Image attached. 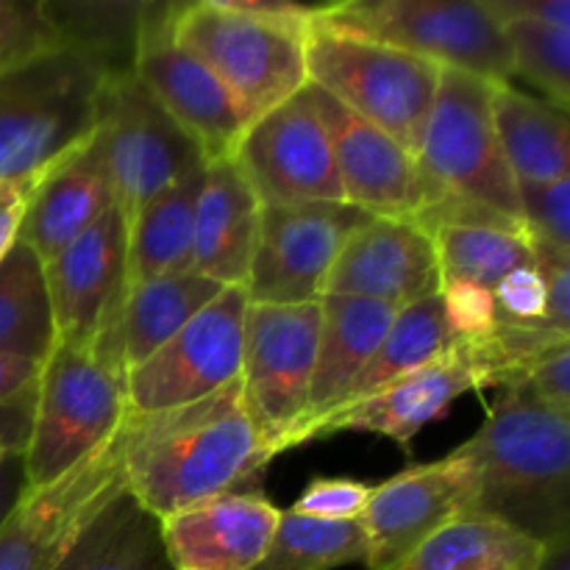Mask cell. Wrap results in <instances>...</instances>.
<instances>
[{"mask_svg": "<svg viewBox=\"0 0 570 570\" xmlns=\"http://www.w3.org/2000/svg\"><path fill=\"white\" fill-rule=\"evenodd\" d=\"M267 462L239 379L193 404L126 415L120 426L122 488L159 521L215 495L250 493Z\"/></svg>", "mask_w": 570, "mask_h": 570, "instance_id": "6da1fadb", "label": "cell"}, {"mask_svg": "<svg viewBox=\"0 0 570 570\" xmlns=\"http://www.w3.org/2000/svg\"><path fill=\"white\" fill-rule=\"evenodd\" d=\"M462 449L479 471L473 512L543 543L570 538V415L510 387Z\"/></svg>", "mask_w": 570, "mask_h": 570, "instance_id": "7a4b0ae2", "label": "cell"}, {"mask_svg": "<svg viewBox=\"0 0 570 570\" xmlns=\"http://www.w3.org/2000/svg\"><path fill=\"white\" fill-rule=\"evenodd\" d=\"M128 415V367L120 334L98 345H56L33 399L26 468L31 490L59 482L104 449Z\"/></svg>", "mask_w": 570, "mask_h": 570, "instance_id": "3957f363", "label": "cell"}, {"mask_svg": "<svg viewBox=\"0 0 570 570\" xmlns=\"http://www.w3.org/2000/svg\"><path fill=\"white\" fill-rule=\"evenodd\" d=\"M109 72L72 48L0 76V181H39L98 128Z\"/></svg>", "mask_w": 570, "mask_h": 570, "instance_id": "277c9868", "label": "cell"}, {"mask_svg": "<svg viewBox=\"0 0 570 570\" xmlns=\"http://www.w3.org/2000/svg\"><path fill=\"white\" fill-rule=\"evenodd\" d=\"M493 87L482 78L443 67L417 165L426 178L429 204L456 200L523 228L521 195L493 126Z\"/></svg>", "mask_w": 570, "mask_h": 570, "instance_id": "5b68a950", "label": "cell"}, {"mask_svg": "<svg viewBox=\"0 0 570 570\" xmlns=\"http://www.w3.org/2000/svg\"><path fill=\"white\" fill-rule=\"evenodd\" d=\"M306 81L376 126L417 159L443 67L406 50L315 26L304 39Z\"/></svg>", "mask_w": 570, "mask_h": 570, "instance_id": "8992f818", "label": "cell"}, {"mask_svg": "<svg viewBox=\"0 0 570 570\" xmlns=\"http://www.w3.org/2000/svg\"><path fill=\"white\" fill-rule=\"evenodd\" d=\"M315 26L462 70L504 87L512 81V50L482 0H373L326 3Z\"/></svg>", "mask_w": 570, "mask_h": 570, "instance_id": "52a82bcc", "label": "cell"}, {"mask_svg": "<svg viewBox=\"0 0 570 570\" xmlns=\"http://www.w3.org/2000/svg\"><path fill=\"white\" fill-rule=\"evenodd\" d=\"M170 28L176 42L226 83L250 120H259L309 83L304 37L243 14L228 0L173 3Z\"/></svg>", "mask_w": 570, "mask_h": 570, "instance_id": "ba28073f", "label": "cell"}, {"mask_svg": "<svg viewBox=\"0 0 570 570\" xmlns=\"http://www.w3.org/2000/svg\"><path fill=\"white\" fill-rule=\"evenodd\" d=\"M321 304H248L243 337V401L267 456L298 449L315 376Z\"/></svg>", "mask_w": 570, "mask_h": 570, "instance_id": "9c48e42d", "label": "cell"}, {"mask_svg": "<svg viewBox=\"0 0 570 570\" xmlns=\"http://www.w3.org/2000/svg\"><path fill=\"white\" fill-rule=\"evenodd\" d=\"M95 131L126 226L156 195L206 167L200 145L167 115L134 72L104 81Z\"/></svg>", "mask_w": 570, "mask_h": 570, "instance_id": "30bf717a", "label": "cell"}, {"mask_svg": "<svg viewBox=\"0 0 570 570\" xmlns=\"http://www.w3.org/2000/svg\"><path fill=\"white\" fill-rule=\"evenodd\" d=\"M173 3H145L134 76L150 89L167 115L200 145L206 165L234 159L250 115L226 83L184 45L170 28Z\"/></svg>", "mask_w": 570, "mask_h": 570, "instance_id": "8fae6325", "label": "cell"}, {"mask_svg": "<svg viewBox=\"0 0 570 570\" xmlns=\"http://www.w3.org/2000/svg\"><path fill=\"white\" fill-rule=\"evenodd\" d=\"M248 295L226 287L170 343L128 371V415H154L193 404L237 382Z\"/></svg>", "mask_w": 570, "mask_h": 570, "instance_id": "7c38bea8", "label": "cell"}, {"mask_svg": "<svg viewBox=\"0 0 570 570\" xmlns=\"http://www.w3.org/2000/svg\"><path fill=\"white\" fill-rule=\"evenodd\" d=\"M479 471L465 449L429 465H415L371 490L365 529V568L399 570L429 538L476 510Z\"/></svg>", "mask_w": 570, "mask_h": 570, "instance_id": "4fadbf2b", "label": "cell"}, {"mask_svg": "<svg viewBox=\"0 0 570 570\" xmlns=\"http://www.w3.org/2000/svg\"><path fill=\"white\" fill-rule=\"evenodd\" d=\"M371 220L351 204L262 206L259 243L250 262L248 304H315L351 234Z\"/></svg>", "mask_w": 570, "mask_h": 570, "instance_id": "5bb4252c", "label": "cell"}, {"mask_svg": "<svg viewBox=\"0 0 570 570\" xmlns=\"http://www.w3.org/2000/svg\"><path fill=\"white\" fill-rule=\"evenodd\" d=\"M234 161L265 206L345 200L332 137L306 87L250 122Z\"/></svg>", "mask_w": 570, "mask_h": 570, "instance_id": "9a60e30c", "label": "cell"}, {"mask_svg": "<svg viewBox=\"0 0 570 570\" xmlns=\"http://www.w3.org/2000/svg\"><path fill=\"white\" fill-rule=\"evenodd\" d=\"M126 267L128 226L117 204L45 262L61 345L89 348L117 334L128 289Z\"/></svg>", "mask_w": 570, "mask_h": 570, "instance_id": "2e32d148", "label": "cell"}, {"mask_svg": "<svg viewBox=\"0 0 570 570\" xmlns=\"http://www.w3.org/2000/svg\"><path fill=\"white\" fill-rule=\"evenodd\" d=\"M490 387H495V376L476 340H454L438 360L406 373L365 401L332 412L312 429L306 443L340 432H365L395 440L401 449L410 451L415 434L440 421L460 395Z\"/></svg>", "mask_w": 570, "mask_h": 570, "instance_id": "e0dca14e", "label": "cell"}, {"mask_svg": "<svg viewBox=\"0 0 570 570\" xmlns=\"http://www.w3.org/2000/svg\"><path fill=\"white\" fill-rule=\"evenodd\" d=\"M122 484L120 432L59 482L31 490L0 527V570H50Z\"/></svg>", "mask_w": 570, "mask_h": 570, "instance_id": "ac0fdd59", "label": "cell"}, {"mask_svg": "<svg viewBox=\"0 0 570 570\" xmlns=\"http://www.w3.org/2000/svg\"><path fill=\"white\" fill-rule=\"evenodd\" d=\"M306 89L332 137L345 204L371 217L417 220L429 204V187L415 156L321 87L306 83Z\"/></svg>", "mask_w": 570, "mask_h": 570, "instance_id": "d6986e66", "label": "cell"}, {"mask_svg": "<svg viewBox=\"0 0 570 570\" xmlns=\"http://www.w3.org/2000/svg\"><path fill=\"white\" fill-rule=\"evenodd\" d=\"M351 295L393 309L440 295V267L432 234L415 220L371 217L343 245L323 295Z\"/></svg>", "mask_w": 570, "mask_h": 570, "instance_id": "ffe728a7", "label": "cell"}, {"mask_svg": "<svg viewBox=\"0 0 570 570\" xmlns=\"http://www.w3.org/2000/svg\"><path fill=\"white\" fill-rule=\"evenodd\" d=\"M282 510L262 493H223L161 518L173 570H250L265 557Z\"/></svg>", "mask_w": 570, "mask_h": 570, "instance_id": "44dd1931", "label": "cell"}, {"mask_svg": "<svg viewBox=\"0 0 570 570\" xmlns=\"http://www.w3.org/2000/svg\"><path fill=\"white\" fill-rule=\"evenodd\" d=\"M262 200L234 159L206 165L193 232V273L245 287L262 226Z\"/></svg>", "mask_w": 570, "mask_h": 570, "instance_id": "7402d4cb", "label": "cell"}, {"mask_svg": "<svg viewBox=\"0 0 570 570\" xmlns=\"http://www.w3.org/2000/svg\"><path fill=\"white\" fill-rule=\"evenodd\" d=\"M111 206L115 187L95 131L83 148L39 178L17 239L26 243L39 259L48 262Z\"/></svg>", "mask_w": 570, "mask_h": 570, "instance_id": "603a6c76", "label": "cell"}, {"mask_svg": "<svg viewBox=\"0 0 570 570\" xmlns=\"http://www.w3.org/2000/svg\"><path fill=\"white\" fill-rule=\"evenodd\" d=\"M321 340H317L315 376L309 390V410L298 445L309 440L312 429L343 406L360 373L376 354L399 309L379 301L351 295H321Z\"/></svg>", "mask_w": 570, "mask_h": 570, "instance_id": "cb8c5ba5", "label": "cell"}, {"mask_svg": "<svg viewBox=\"0 0 570 570\" xmlns=\"http://www.w3.org/2000/svg\"><path fill=\"white\" fill-rule=\"evenodd\" d=\"M490 109L518 187H538L570 176L568 111L532 98L512 83L493 87Z\"/></svg>", "mask_w": 570, "mask_h": 570, "instance_id": "d4e9b609", "label": "cell"}, {"mask_svg": "<svg viewBox=\"0 0 570 570\" xmlns=\"http://www.w3.org/2000/svg\"><path fill=\"white\" fill-rule=\"evenodd\" d=\"M50 570H173L159 518L117 488Z\"/></svg>", "mask_w": 570, "mask_h": 570, "instance_id": "484cf974", "label": "cell"}, {"mask_svg": "<svg viewBox=\"0 0 570 570\" xmlns=\"http://www.w3.org/2000/svg\"><path fill=\"white\" fill-rule=\"evenodd\" d=\"M206 167L156 195L128 223V289L154 278L193 271V232ZM126 289V293H128Z\"/></svg>", "mask_w": 570, "mask_h": 570, "instance_id": "4316f807", "label": "cell"}, {"mask_svg": "<svg viewBox=\"0 0 570 570\" xmlns=\"http://www.w3.org/2000/svg\"><path fill=\"white\" fill-rule=\"evenodd\" d=\"M549 543L501 518L468 512L429 538L399 570H538Z\"/></svg>", "mask_w": 570, "mask_h": 570, "instance_id": "83f0119b", "label": "cell"}, {"mask_svg": "<svg viewBox=\"0 0 570 570\" xmlns=\"http://www.w3.org/2000/svg\"><path fill=\"white\" fill-rule=\"evenodd\" d=\"M223 289L226 287L193 271L154 278V282L128 289L120 309V323H117L122 362L128 371L142 365L150 354L170 343Z\"/></svg>", "mask_w": 570, "mask_h": 570, "instance_id": "f1b7e54d", "label": "cell"}, {"mask_svg": "<svg viewBox=\"0 0 570 570\" xmlns=\"http://www.w3.org/2000/svg\"><path fill=\"white\" fill-rule=\"evenodd\" d=\"M56 345L45 262L17 239L0 259V351L48 362Z\"/></svg>", "mask_w": 570, "mask_h": 570, "instance_id": "f546056e", "label": "cell"}, {"mask_svg": "<svg viewBox=\"0 0 570 570\" xmlns=\"http://www.w3.org/2000/svg\"><path fill=\"white\" fill-rule=\"evenodd\" d=\"M451 345H454V337H451L443 298H440V295H432V298L404 306V309H399V315H395L390 332L384 334L376 354L371 356L365 371L360 373L354 387L348 390L343 406L365 401L367 395L379 393V390H384L387 384L399 382L406 373L417 371V367H423L426 362L438 360V356L443 354V351H449ZM343 406H340V410H343Z\"/></svg>", "mask_w": 570, "mask_h": 570, "instance_id": "4dcf8cb0", "label": "cell"}, {"mask_svg": "<svg viewBox=\"0 0 570 570\" xmlns=\"http://www.w3.org/2000/svg\"><path fill=\"white\" fill-rule=\"evenodd\" d=\"M440 287L473 284L493 295L501 278L515 267L534 265L527 232L504 226H438L432 228Z\"/></svg>", "mask_w": 570, "mask_h": 570, "instance_id": "1f68e13d", "label": "cell"}, {"mask_svg": "<svg viewBox=\"0 0 570 570\" xmlns=\"http://www.w3.org/2000/svg\"><path fill=\"white\" fill-rule=\"evenodd\" d=\"M65 48L98 61L109 76L134 72L145 3L134 0H61L48 3Z\"/></svg>", "mask_w": 570, "mask_h": 570, "instance_id": "d6a6232c", "label": "cell"}, {"mask_svg": "<svg viewBox=\"0 0 570 570\" xmlns=\"http://www.w3.org/2000/svg\"><path fill=\"white\" fill-rule=\"evenodd\" d=\"M365 551L362 521H317L287 510L265 557L250 570H332L365 562Z\"/></svg>", "mask_w": 570, "mask_h": 570, "instance_id": "836d02e7", "label": "cell"}, {"mask_svg": "<svg viewBox=\"0 0 570 570\" xmlns=\"http://www.w3.org/2000/svg\"><path fill=\"white\" fill-rule=\"evenodd\" d=\"M512 50V70L546 95L551 106L570 109V31L543 22L512 20L501 26Z\"/></svg>", "mask_w": 570, "mask_h": 570, "instance_id": "e575fe53", "label": "cell"}, {"mask_svg": "<svg viewBox=\"0 0 570 570\" xmlns=\"http://www.w3.org/2000/svg\"><path fill=\"white\" fill-rule=\"evenodd\" d=\"M61 48L48 0H0V76Z\"/></svg>", "mask_w": 570, "mask_h": 570, "instance_id": "d590c367", "label": "cell"}, {"mask_svg": "<svg viewBox=\"0 0 570 570\" xmlns=\"http://www.w3.org/2000/svg\"><path fill=\"white\" fill-rule=\"evenodd\" d=\"M518 195L529 243L570 256V176L538 187H518Z\"/></svg>", "mask_w": 570, "mask_h": 570, "instance_id": "8d00e7d4", "label": "cell"}, {"mask_svg": "<svg viewBox=\"0 0 570 570\" xmlns=\"http://www.w3.org/2000/svg\"><path fill=\"white\" fill-rule=\"evenodd\" d=\"M493 306L499 323L512 326H546V278L534 265L515 267L493 289Z\"/></svg>", "mask_w": 570, "mask_h": 570, "instance_id": "74e56055", "label": "cell"}, {"mask_svg": "<svg viewBox=\"0 0 570 570\" xmlns=\"http://www.w3.org/2000/svg\"><path fill=\"white\" fill-rule=\"evenodd\" d=\"M371 484L356 479H312L293 512L317 521H360L371 499Z\"/></svg>", "mask_w": 570, "mask_h": 570, "instance_id": "f35d334b", "label": "cell"}, {"mask_svg": "<svg viewBox=\"0 0 570 570\" xmlns=\"http://www.w3.org/2000/svg\"><path fill=\"white\" fill-rule=\"evenodd\" d=\"M445 321L454 340H479L490 334L499 323L493 295L473 284H445L440 287Z\"/></svg>", "mask_w": 570, "mask_h": 570, "instance_id": "ab89813d", "label": "cell"}, {"mask_svg": "<svg viewBox=\"0 0 570 570\" xmlns=\"http://www.w3.org/2000/svg\"><path fill=\"white\" fill-rule=\"evenodd\" d=\"M540 404L570 415V340L546 351L521 384Z\"/></svg>", "mask_w": 570, "mask_h": 570, "instance_id": "60d3db41", "label": "cell"}, {"mask_svg": "<svg viewBox=\"0 0 570 570\" xmlns=\"http://www.w3.org/2000/svg\"><path fill=\"white\" fill-rule=\"evenodd\" d=\"M534 262L546 278V326L570 334V256L532 245Z\"/></svg>", "mask_w": 570, "mask_h": 570, "instance_id": "b9f144b4", "label": "cell"}, {"mask_svg": "<svg viewBox=\"0 0 570 570\" xmlns=\"http://www.w3.org/2000/svg\"><path fill=\"white\" fill-rule=\"evenodd\" d=\"M228 3H232L237 11H243V14L256 17V20L262 22H271V26L284 28V31L289 33H298V37L304 39L306 33L315 28V22L321 20L323 9H326V3L301 6V3H282V0H276V3H271V0H228Z\"/></svg>", "mask_w": 570, "mask_h": 570, "instance_id": "7bdbcfd3", "label": "cell"}, {"mask_svg": "<svg viewBox=\"0 0 570 570\" xmlns=\"http://www.w3.org/2000/svg\"><path fill=\"white\" fill-rule=\"evenodd\" d=\"M482 3L499 26L527 20L570 31V0H482Z\"/></svg>", "mask_w": 570, "mask_h": 570, "instance_id": "ee69618b", "label": "cell"}, {"mask_svg": "<svg viewBox=\"0 0 570 570\" xmlns=\"http://www.w3.org/2000/svg\"><path fill=\"white\" fill-rule=\"evenodd\" d=\"M42 367L45 362L0 351V404H14V401L37 395Z\"/></svg>", "mask_w": 570, "mask_h": 570, "instance_id": "f6af8a7d", "label": "cell"}, {"mask_svg": "<svg viewBox=\"0 0 570 570\" xmlns=\"http://www.w3.org/2000/svg\"><path fill=\"white\" fill-rule=\"evenodd\" d=\"M37 181H0V259L17 243Z\"/></svg>", "mask_w": 570, "mask_h": 570, "instance_id": "bcb514c9", "label": "cell"}, {"mask_svg": "<svg viewBox=\"0 0 570 570\" xmlns=\"http://www.w3.org/2000/svg\"><path fill=\"white\" fill-rule=\"evenodd\" d=\"M31 493L26 468V451H9L0 456V527L11 518V512Z\"/></svg>", "mask_w": 570, "mask_h": 570, "instance_id": "7dc6e473", "label": "cell"}, {"mask_svg": "<svg viewBox=\"0 0 570 570\" xmlns=\"http://www.w3.org/2000/svg\"><path fill=\"white\" fill-rule=\"evenodd\" d=\"M33 399L37 395L14 404H0V456L9 451H26L33 423Z\"/></svg>", "mask_w": 570, "mask_h": 570, "instance_id": "c3c4849f", "label": "cell"}, {"mask_svg": "<svg viewBox=\"0 0 570 570\" xmlns=\"http://www.w3.org/2000/svg\"><path fill=\"white\" fill-rule=\"evenodd\" d=\"M538 570H570V538H560L549 543V551H546Z\"/></svg>", "mask_w": 570, "mask_h": 570, "instance_id": "681fc988", "label": "cell"}]
</instances>
